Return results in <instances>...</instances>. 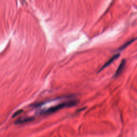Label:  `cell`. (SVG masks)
<instances>
[{
  "mask_svg": "<svg viewBox=\"0 0 137 137\" xmlns=\"http://www.w3.org/2000/svg\"><path fill=\"white\" fill-rule=\"evenodd\" d=\"M78 101L77 100H70L67 102H64L58 104L56 106H54L51 107L45 110H42L41 111L39 114L42 115H48L51 114H53L55 112L59 110H61L62 109H63L65 108H69L75 106L78 104Z\"/></svg>",
  "mask_w": 137,
  "mask_h": 137,
  "instance_id": "1",
  "label": "cell"
},
{
  "mask_svg": "<svg viewBox=\"0 0 137 137\" xmlns=\"http://www.w3.org/2000/svg\"><path fill=\"white\" fill-rule=\"evenodd\" d=\"M126 63H127V61H126V59H122V62H120V63L116 71L115 72V73L114 74V78H117L119 75H121V73H122V72L123 71V70H124V68L125 67Z\"/></svg>",
  "mask_w": 137,
  "mask_h": 137,
  "instance_id": "2",
  "label": "cell"
},
{
  "mask_svg": "<svg viewBox=\"0 0 137 137\" xmlns=\"http://www.w3.org/2000/svg\"><path fill=\"white\" fill-rule=\"evenodd\" d=\"M119 56H120V54H119V53L118 54H117L116 55H114L109 60L108 62H107L106 63L104 64L102 67L101 68L100 70L98 71V72H100V71H102L103 69H104V68H106V67H108L109 65H110L111 63H113L115 61V60L117 59L118 58V57H119Z\"/></svg>",
  "mask_w": 137,
  "mask_h": 137,
  "instance_id": "3",
  "label": "cell"
},
{
  "mask_svg": "<svg viewBox=\"0 0 137 137\" xmlns=\"http://www.w3.org/2000/svg\"><path fill=\"white\" fill-rule=\"evenodd\" d=\"M34 119H35V118L33 117H26V118H24L19 119L16 122V124H22V123L29 122L33 121V120Z\"/></svg>",
  "mask_w": 137,
  "mask_h": 137,
  "instance_id": "4",
  "label": "cell"
},
{
  "mask_svg": "<svg viewBox=\"0 0 137 137\" xmlns=\"http://www.w3.org/2000/svg\"><path fill=\"white\" fill-rule=\"evenodd\" d=\"M136 38H133V39H131L130 40L128 41L126 43H125L124 45H123V46H122L120 47L119 48V50H123V49H125L126 47H127L128 46V45H130L131 43H132L133 41H135L136 40Z\"/></svg>",
  "mask_w": 137,
  "mask_h": 137,
  "instance_id": "5",
  "label": "cell"
},
{
  "mask_svg": "<svg viewBox=\"0 0 137 137\" xmlns=\"http://www.w3.org/2000/svg\"><path fill=\"white\" fill-rule=\"evenodd\" d=\"M22 112H23V110H18V111H16V113H15L14 114H13L12 117H16V116H18V115H20V114H21V113H22Z\"/></svg>",
  "mask_w": 137,
  "mask_h": 137,
  "instance_id": "6",
  "label": "cell"
}]
</instances>
